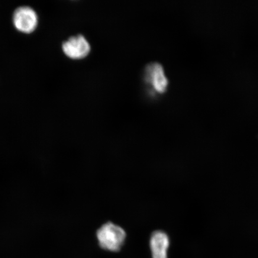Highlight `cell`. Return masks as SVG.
<instances>
[{"label":"cell","instance_id":"obj_2","mask_svg":"<svg viewBox=\"0 0 258 258\" xmlns=\"http://www.w3.org/2000/svg\"><path fill=\"white\" fill-rule=\"evenodd\" d=\"M13 22L16 30L25 34H30L37 28L38 18L37 13L28 6L16 9L13 15Z\"/></svg>","mask_w":258,"mask_h":258},{"label":"cell","instance_id":"obj_5","mask_svg":"<svg viewBox=\"0 0 258 258\" xmlns=\"http://www.w3.org/2000/svg\"><path fill=\"white\" fill-rule=\"evenodd\" d=\"M169 246V237L164 232L155 231L151 235L150 246L153 258H167Z\"/></svg>","mask_w":258,"mask_h":258},{"label":"cell","instance_id":"obj_3","mask_svg":"<svg viewBox=\"0 0 258 258\" xmlns=\"http://www.w3.org/2000/svg\"><path fill=\"white\" fill-rule=\"evenodd\" d=\"M144 76L145 82L152 87L155 92L163 93L166 91L168 80L160 63L152 62L147 64Z\"/></svg>","mask_w":258,"mask_h":258},{"label":"cell","instance_id":"obj_1","mask_svg":"<svg viewBox=\"0 0 258 258\" xmlns=\"http://www.w3.org/2000/svg\"><path fill=\"white\" fill-rule=\"evenodd\" d=\"M125 235L123 229L112 222L103 225L97 231L100 246L112 251L120 250L124 243Z\"/></svg>","mask_w":258,"mask_h":258},{"label":"cell","instance_id":"obj_4","mask_svg":"<svg viewBox=\"0 0 258 258\" xmlns=\"http://www.w3.org/2000/svg\"><path fill=\"white\" fill-rule=\"evenodd\" d=\"M62 50L71 59H82L88 55L91 47L86 38L83 35L79 34L63 42Z\"/></svg>","mask_w":258,"mask_h":258}]
</instances>
